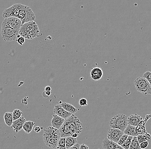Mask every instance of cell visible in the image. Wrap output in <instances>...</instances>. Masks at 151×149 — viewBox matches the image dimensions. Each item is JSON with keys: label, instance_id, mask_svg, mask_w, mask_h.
I'll return each mask as SVG.
<instances>
[{"label": "cell", "instance_id": "6da1fadb", "mask_svg": "<svg viewBox=\"0 0 151 149\" xmlns=\"http://www.w3.org/2000/svg\"><path fill=\"white\" fill-rule=\"evenodd\" d=\"M82 123L79 119L74 114L67 119L60 128L61 137L72 136L77 138L82 132Z\"/></svg>", "mask_w": 151, "mask_h": 149}, {"label": "cell", "instance_id": "7a4b0ae2", "mask_svg": "<svg viewBox=\"0 0 151 149\" xmlns=\"http://www.w3.org/2000/svg\"><path fill=\"white\" fill-rule=\"evenodd\" d=\"M61 138L60 130L48 126L44 130L43 139L46 146L51 148H57L58 141Z\"/></svg>", "mask_w": 151, "mask_h": 149}, {"label": "cell", "instance_id": "3957f363", "mask_svg": "<svg viewBox=\"0 0 151 149\" xmlns=\"http://www.w3.org/2000/svg\"><path fill=\"white\" fill-rule=\"evenodd\" d=\"M19 35L25 39L30 40L41 36L42 33L37 24L34 21H32L22 25Z\"/></svg>", "mask_w": 151, "mask_h": 149}, {"label": "cell", "instance_id": "277c9868", "mask_svg": "<svg viewBox=\"0 0 151 149\" xmlns=\"http://www.w3.org/2000/svg\"><path fill=\"white\" fill-rule=\"evenodd\" d=\"M17 18L21 20L22 25H23L28 22L34 21L35 20L36 16L30 7L21 4L20 8Z\"/></svg>", "mask_w": 151, "mask_h": 149}, {"label": "cell", "instance_id": "5b68a950", "mask_svg": "<svg viewBox=\"0 0 151 149\" xmlns=\"http://www.w3.org/2000/svg\"><path fill=\"white\" fill-rule=\"evenodd\" d=\"M128 124V117L124 114H119L110 120V126L111 128L117 129L124 131Z\"/></svg>", "mask_w": 151, "mask_h": 149}, {"label": "cell", "instance_id": "8992f818", "mask_svg": "<svg viewBox=\"0 0 151 149\" xmlns=\"http://www.w3.org/2000/svg\"><path fill=\"white\" fill-rule=\"evenodd\" d=\"M134 85L136 90L145 96L151 95L150 85L147 80L143 77H139L134 81Z\"/></svg>", "mask_w": 151, "mask_h": 149}, {"label": "cell", "instance_id": "52a82bcc", "mask_svg": "<svg viewBox=\"0 0 151 149\" xmlns=\"http://www.w3.org/2000/svg\"><path fill=\"white\" fill-rule=\"evenodd\" d=\"M19 31L20 30H15L9 28L1 27V35L4 41L11 42L16 40L18 37L21 36L19 35Z\"/></svg>", "mask_w": 151, "mask_h": 149}, {"label": "cell", "instance_id": "ba28073f", "mask_svg": "<svg viewBox=\"0 0 151 149\" xmlns=\"http://www.w3.org/2000/svg\"><path fill=\"white\" fill-rule=\"evenodd\" d=\"M22 25V22L20 19L16 17H11L4 19L2 23L1 27L9 28L20 30Z\"/></svg>", "mask_w": 151, "mask_h": 149}, {"label": "cell", "instance_id": "9c48e42d", "mask_svg": "<svg viewBox=\"0 0 151 149\" xmlns=\"http://www.w3.org/2000/svg\"><path fill=\"white\" fill-rule=\"evenodd\" d=\"M20 6L21 4H15L11 7L5 9L2 13L3 17L4 19L11 17L17 18Z\"/></svg>", "mask_w": 151, "mask_h": 149}, {"label": "cell", "instance_id": "30bf717a", "mask_svg": "<svg viewBox=\"0 0 151 149\" xmlns=\"http://www.w3.org/2000/svg\"><path fill=\"white\" fill-rule=\"evenodd\" d=\"M124 134V131L117 129L111 128L108 131L107 138L113 142L118 143L120 138Z\"/></svg>", "mask_w": 151, "mask_h": 149}, {"label": "cell", "instance_id": "8fae6325", "mask_svg": "<svg viewBox=\"0 0 151 149\" xmlns=\"http://www.w3.org/2000/svg\"><path fill=\"white\" fill-rule=\"evenodd\" d=\"M53 112L55 114L65 119H67L73 115V114L71 113H69L65 110L60 105H55L53 109Z\"/></svg>", "mask_w": 151, "mask_h": 149}, {"label": "cell", "instance_id": "7c38bea8", "mask_svg": "<svg viewBox=\"0 0 151 149\" xmlns=\"http://www.w3.org/2000/svg\"><path fill=\"white\" fill-rule=\"evenodd\" d=\"M26 121V119L24 117H22L19 119L13 121L11 128L13 129L14 131L16 133H18L22 129L24 124Z\"/></svg>", "mask_w": 151, "mask_h": 149}, {"label": "cell", "instance_id": "4fadbf2b", "mask_svg": "<svg viewBox=\"0 0 151 149\" xmlns=\"http://www.w3.org/2000/svg\"><path fill=\"white\" fill-rule=\"evenodd\" d=\"M103 76V70L100 67L93 68L91 71V77L94 81H99Z\"/></svg>", "mask_w": 151, "mask_h": 149}, {"label": "cell", "instance_id": "5bb4252c", "mask_svg": "<svg viewBox=\"0 0 151 149\" xmlns=\"http://www.w3.org/2000/svg\"><path fill=\"white\" fill-rule=\"evenodd\" d=\"M65 120V119L57 115H53V119L51 120L52 126L57 129H59L63 125Z\"/></svg>", "mask_w": 151, "mask_h": 149}, {"label": "cell", "instance_id": "9a60e30c", "mask_svg": "<svg viewBox=\"0 0 151 149\" xmlns=\"http://www.w3.org/2000/svg\"><path fill=\"white\" fill-rule=\"evenodd\" d=\"M142 120V118L137 114L131 115L128 117V124L131 126L136 127Z\"/></svg>", "mask_w": 151, "mask_h": 149}, {"label": "cell", "instance_id": "2e32d148", "mask_svg": "<svg viewBox=\"0 0 151 149\" xmlns=\"http://www.w3.org/2000/svg\"><path fill=\"white\" fill-rule=\"evenodd\" d=\"M124 133L125 135L128 136H132V137H137L138 135H140L136 131V127L133 126L129 125L127 126L125 129L124 131Z\"/></svg>", "mask_w": 151, "mask_h": 149}, {"label": "cell", "instance_id": "e0dca14e", "mask_svg": "<svg viewBox=\"0 0 151 149\" xmlns=\"http://www.w3.org/2000/svg\"><path fill=\"white\" fill-rule=\"evenodd\" d=\"M117 143L106 138L103 140L102 145L103 149H115Z\"/></svg>", "mask_w": 151, "mask_h": 149}, {"label": "cell", "instance_id": "ac0fdd59", "mask_svg": "<svg viewBox=\"0 0 151 149\" xmlns=\"http://www.w3.org/2000/svg\"><path fill=\"white\" fill-rule=\"evenodd\" d=\"M60 105L65 110L69 113H71L73 114H75L78 110V109L74 107V106L72 105L71 104L67 103L62 102Z\"/></svg>", "mask_w": 151, "mask_h": 149}, {"label": "cell", "instance_id": "d6986e66", "mask_svg": "<svg viewBox=\"0 0 151 149\" xmlns=\"http://www.w3.org/2000/svg\"><path fill=\"white\" fill-rule=\"evenodd\" d=\"M4 122L8 127H11L13 122V115L12 112H7L4 115Z\"/></svg>", "mask_w": 151, "mask_h": 149}, {"label": "cell", "instance_id": "ffe728a7", "mask_svg": "<svg viewBox=\"0 0 151 149\" xmlns=\"http://www.w3.org/2000/svg\"><path fill=\"white\" fill-rule=\"evenodd\" d=\"M77 143V138H74L72 136L66 138V144L67 149H69L73 147Z\"/></svg>", "mask_w": 151, "mask_h": 149}, {"label": "cell", "instance_id": "44dd1931", "mask_svg": "<svg viewBox=\"0 0 151 149\" xmlns=\"http://www.w3.org/2000/svg\"><path fill=\"white\" fill-rule=\"evenodd\" d=\"M35 123L33 121H26L24 124L22 129L27 134L31 133L33 129Z\"/></svg>", "mask_w": 151, "mask_h": 149}, {"label": "cell", "instance_id": "7402d4cb", "mask_svg": "<svg viewBox=\"0 0 151 149\" xmlns=\"http://www.w3.org/2000/svg\"><path fill=\"white\" fill-rule=\"evenodd\" d=\"M129 149H141L140 143L137 140V137H133Z\"/></svg>", "mask_w": 151, "mask_h": 149}, {"label": "cell", "instance_id": "603a6c76", "mask_svg": "<svg viewBox=\"0 0 151 149\" xmlns=\"http://www.w3.org/2000/svg\"><path fill=\"white\" fill-rule=\"evenodd\" d=\"M137 140L139 143L150 140V134L145 135H140L137 136Z\"/></svg>", "mask_w": 151, "mask_h": 149}, {"label": "cell", "instance_id": "cb8c5ba5", "mask_svg": "<svg viewBox=\"0 0 151 149\" xmlns=\"http://www.w3.org/2000/svg\"><path fill=\"white\" fill-rule=\"evenodd\" d=\"M57 149H67L65 137H61L58 143Z\"/></svg>", "mask_w": 151, "mask_h": 149}, {"label": "cell", "instance_id": "d4e9b609", "mask_svg": "<svg viewBox=\"0 0 151 149\" xmlns=\"http://www.w3.org/2000/svg\"><path fill=\"white\" fill-rule=\"evenodd\" d=\"M22 114L23 112L19 109H15L13 112V121H15L21 118Z\"/></svg>", "mask_w": 151, "mask_h": 149}, {"label": "cell", "instance_id": "484cf974", "mask_svg": "<svg viewBox=\"0 0 151 149\" xmlns=\"http://www.w3.org/2000/svg\"><path fill=\"white\" fill-rule=\"evenodd\" d=\"M133 138V137L132 136H129L128 139L126 141L123 145H122L121 147L124 149H129L132 140Z\"/></svg>", "mask_w": 151, "mask_h": 149}, {"label": "cell", "instance_id": "4316f807", "mask_svg": "<svg viewBox=\"0 0 151 149\" xmlns=\"http://www.w3.org/2000/svg\"><path fill=\"white\" fill-rule=\"evenodd\" d=\"M128 137H129V136H127V135H125V134H124L123 136L121 137V138H120L119 141H118L117 144H118V145H119V146H121L122 145H123L124 143V142L126 141L128 139Z\"/></svg>", "mask_w": 151, "mask_h": 149}, {"label": "cell", "instance_id": "83f0119b", "mask_svg": "<svg viewBox=\"0 0 151 149\" xmlns=\"http://www.w3.org/2000/svg\"><path fill=\"white\" fill-rule=\"evenodd\" d=\"M143 78L148 81L151 87V72L146 71L143 74Z\"/></svg>", "mask_w": 151, "mask_h": 149}, {"label": "cell", "instance_id": "f1b7e54d", "mask_svg": "<svg viewBox=\"0 0 151 149\" xmlns=\"http://www.w3.org/2000/svg\"><path fill=\"white\" fill-rule=\"evenodd\" d=\"M79 104L80 106L84 107L88 106V101L86 98H82L79 101Z\"/></svg>", "mask_w": 151, "mask_h": 149}, {"label": "cell", "instance_id": "f546056e", "mask_svg": "<svg viewBox=\"0 0 151 149\" xmlns=\"http://www.w3.org/2000/svg\"><path fill=\"white\" fill-rule=\"evenodd\" d=\"M16 41L20 45H23L25 43V38L22 36H20L16 40Z\"/></svg>", "mask_w": 151, "mask_h": 149}, {"label": "cell", "instance_id": "4dcf8cb0", "mask_svg": "<svg viewBox=\"0 0 151 149\" xmlns=\"http://www.w3.org/2000/svg\"><path fill=\"white\" fill-rule=\"evenodd\" d=\"M149 145V142L148 141H144L140 143V146L141 149H144L146 148Z\"/></svg>", "mask_w": 151, "mask_h": 149}, {"label": "cell", "instance_id": "1f68e13d", "mask_svg": "<svg viewBox=\"0 0 151 149\" xmlns=\"http://www.w3.org/2000/svg\"><path fill=\"white\" fill-rule=\"evenodd\" d=\"M80 149H89V147L87 145L83 143V144L80 145Z\"/></svg>", "mask_w": 151, "mask_h": 149}, {"label": "cell", "instance_id": "d6a6232c", "mask_svg": "<svg viewBox=\"0 0 151 149\" xmlns=\"http://www.w3.org/2000/svg\"><path fill=\"white\" fill-rule=\"evenodd\" d=\"M80 144H79V143H77V144H76L75 145H74V146H73L72 148L69 149H80Z\"/></svg>", "mask_w": 151, "mask_h": 149}, {"label": "cell", "instance_id": "836d02e7", "mask_svg": "<svg viewBox=\"0 0 151 149\" xmlns=\"http://www.w3.org/2000/svg\"><path fill=\"white\" fill-rule=\"evenodd\" d=\"M43 94H45L46 95V96H48V97H49L51 94V91H45L43 93Z\"/></svg>", "mask_w": 151, "mask_h": 149}, {"label": "cell", "instance_id": "e575fe53", "mask_svg": "<svg viewBox=\"0 0 151 149\" xmlns=\"http://www.w3.org/2000/svg\"><path fill=\"white\" fill-rule=\"evenodd\" d=\"M34 130L37 133H39V132H40V131H41V127L39 126L36 127L34 128Z\"/></svg>", "mask_w": 151, "mask_h": 149}, {"label": "cell", "instance_id": "d590c367", "mask_svg": "<svg viewBox=\"0 0 151 149\" xmlns=\"http://www.w3.org/2000/svg\"><path fill=\"white\" fill-rule=\"evenodd\" d=\"M45 91H51V88L49 86H46L45 88Z\"/></svg>", "mask_w": 151, "mask_h": 149}, {"label": "cell", "instance_id": "8d00e7d4", "mask_svg": "<svg viewBox=\"0 0 151 149\" xmlns=\"http://www.w3.org/2000/svg\"><path fill=\"white\" fill-rule=\"evenodd\" d=\"M115 149H124V148H122L121 146H119V145H118L117 144V147H116V148Z\"/></svg>", "mask_w": 151, "mask_h": 149}]
</instances>
